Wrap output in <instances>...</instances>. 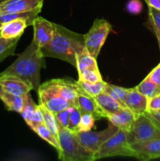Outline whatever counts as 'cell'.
Masks as SVG:
<instances>
[{"mask_svg": "<svg viewBox=\"0 0 160 161\" xmlns=\"http://www.w3.org/2000/svg\"><path fill=\"white\" fill-rule=\"evenodd\" d=\"M84 35L53 23L51 41L41 48L44 57L58 58L76 67V55L86 50Z\"/></svg>", "mask_w": 160, "mask_h": 161, "instance_id": "6da1fadb", "label": "cell"}, {"mask_svg": "<svg viewBox=\"0 0 160 161\" xmlns=\"http://www.w3.org/2000/svg\"><path fill=\"white\" fill-rule=\"evenodd\" d=\"M44 58L40 47L32 41L17 60L0 74L17 77L28 83L32 90L38 91L40 86V70L45 63Z\"/></svg>", "mask_w": 160, "mask_h": 161, "instance_id": "7a4b0ae2", "label": "cell"}, {"mask_svg": "<svg viewBox=\"0 0 160 161\" xmlns=\"http://www.w3.org/2000/svg\"><path fill=\"white\" fill-rule=\"evenodd\" d=\"M61 151L58 157L63 161H92L93 154L79 143L76 135L67 127H59L58 133Z\"/></svg>", "mask_w": 160, "mask_h": 161, "instance_id": "3957f363", "label": "cell"}, {"mask_svg": "<svg viewBox=\"0 0 160 161\" xmlns=\"http://www.w3.org/2000/svg\"><path fill=\"white\" fill-rule=\"evenodd\" d=\"M117 156L135 157V152L127 141L126 132L121 129L101 145L93 154V160Z\"/></svg>", "mask_w": 160, "mask_h": 161, "instance_id": "277c9868", "label": "cell"}, {"mask_svg": "<svg viewBox=\"0 0 160 161\" xmlns=\"http://www.w3.org/2000/svg\"><path fill=\"white\" fill-rule=\"evenodd\" d=\"M111 30V25L108 20L104 19H96L89 31L84 35L86 50L96 59Z\"/></svg>", "mask_w": 160, "mask_h": 161, "instance_id": "5b68a950", "label": "cell"}, {"mask_svg": "<svg viewBox=\"0 0 160 161\" xmlns=\"http://www.w3.org/2000/svg\"><path fill=\"white\" fill-rule=\"evenodd\" d=\"M129 144L141 142L147 140L160 138V130L154 124L150 118L143 114L136 118L131 129L126 132Z\"/></svg>", "mask_w": 160, "mask_h": 161, "instance_id": "8992f818", "label": "cell"}, {"mask_svg": "<svg viewBox=\"0 0 160 161\" xmlns=\"http://www.w3.org/2000/svg\"><path fill=\"white\" fill-rule=\"evenodd\" d=\"M38 94L39 103L53 113H58L72 107L68 102L64 100L57 94L52 80L40 85L38 89Z\"/></svg>", "mask_w": 160, "mask_h": 161, "instance_id": "52a82bcc", "label": "cell"}, {"mask_svg": "<svg viewBox=\"0 0 160 161\" xmlns=\"http://www.w3.org/2000/svg\"><path fill=\"white\" fill-rule=\"evenodd\" d=\"M118 130L119 127L110 122L108 127L101 131H79L75 133V135L79 143L85 149L95 153L101 145L114 135Z\"/></svg>", "mask_w": 160, "mask_h": 161, "instance_id": "ba28073f", "label": "cell"}, {"mask_svg": "<svg viewBox=\"0 0 160 161\" xmlns=\"http://www.w3.org/2000/svg\"><path fill=\"white\" fill-rule=\"evenodd\" d=\"M34 37L33 42L39 47L48 44L51 41L53 35V23L45 20L42 17H36L33 20Z\"/></svg>", "mask_w": 160, "mask_h": 161, "instance_id": "9c48e42d", "label": "cell"}, {"mask_svg": "<svg viewBox=\"0 0 160 161\" xmlns=\"http://www.w3.org/2000/svg\"><path fill=\"white\" fill-rule=\"evenodd\" d=\"M76 83L77 91H78V105L77 108L81 113H89L93 115L95 119L106 118V114L100 108L98 104L95 101V98L85 92L78 84Z\"/></svg>", "mask_w": 160, "mask_h": 161, "instance_id": "30bf717a", "label": "cell"}, {"mask_svg": "<svg viewBox=\"0 0 160 161\" xmlns=\"http://www.w3.org/2000/svg\"><path fill=\"white\" fill-rule=\"evenodd\" d=\"M44 0H7L0 5V14L42 10Z\"/></svg>", "mask_w": 160, "mask_h": 161, "instance_id": "8fae6325", "label": "cell"}, {"mask_svg": "<svg viewBox=\"0 0 160 161\" xmlns=\"http://www.w3.org/2000/svg\"><path fill=\"white\" fill-rule=\"evenodd\" d=\"M131 147L135 152V158L140 160L160 158V138L134 143Z\"/></svg>", "mask_w": 160, "mask_h": 161, "instance_id": "7c38bea8", "label": "cell"}, {"mask_svg": "<svg viewBox=\"0 0 160 161\" xmlns=\"http://www.w3.org/2000/svg\"><path fill=\"white\" fill-rule=\"evenodd\" d=\"M24 97V102L20 113L26 124L29 126L31 130H33L36 126L44 123L43 116L39 106L36 105L35 103L33 102L29 93L25 94Z\"/></svg>", "mask_w": 160, "mask_h": 161, "instance_id": "4fadbf2b", "label": "cell"}, {"mask_svg": "<svg viewBox=\"0 0 160 161\" xmlns=\"http://www.w3.org/2000/svg\"><path fill=\"white\" fill-rule=\"evenodd\" d=\"M54 87L57 94L62 98L70 103L72 107H76L78 105V91H77L75 82L67 80L56 79L52 80Z\"/></svg>", "mask_w": 160, "mask_h": 161, "instance_id": "5bb4252c", "label": "cell"}, {"mask_svg": "<svg viewBox=\"0 0 160 161\" xmlns=\"http://www.w3.org/2000/svg\"><path fill=\"white\" fill-rule=\"evenodd\" d=\"M0 86L4 91L17 96H24L32 90L23 80L9 75L0 74Z\"/></svg>", "mask_w": 160, "mask_h": 161, "instance_id": "9a60e30c", "label": "cell"}, {"mask_svg": "<svg viewBox=\"0 0 160 161\" xmlns=\"http://www.w3.org/2000/svg\"><path fill=\"white\" fill-rule=\"evenodd\" d=\"M147 102L148 98L138 92L135 87L130 88L125 100L126 108L131 110L136 117L144 114L147 112Z\"/></svg>", "mask_w": 160, "mask_h": 161, "instance_id": "2e32d148", "label": "cell"}, {"mask_svg": "<svg viewBox=\"0 0 160 161\" xmlns=\"http://www.w3.org/2000/svg\"><path fill=\"white\" fill-rule=\"evenodd\" d=\"M32 23L31 20L24 18L16 19L6 22L2 25L0 36L4 38L21 37L25 28L29 25H32Z\"/></svg>", "mask_w": 160, "mask_h": 161, "instance_id": "e0dca14e", "label": "cell"}, {"mask_svg": "<svg viewBox=\"0 0 160 161\" xmlns=\"http://www.w3.org/2000/svg\"><path fill=\"white\" fill-rule=\"evenodd\" d=\"M107 119L112 124L119 127V129L128 132L131 129L136 116L128 108H123L119 112L112 114L107 115Z\"/></svg>", "mask_w": 160, "mask_h": 161, "instance_id": "ac0fdd59", "label": "cell"}, {"mask_svg": "<svg viewBox=\"0 0 160 161\" xmlns=\"http://www.w3.org/2000/svg\"><path fill=\"white\" fill-rule=\"evenodd\" d=\"M0 99L4 103L5 106L9 111L20 113L23 108L24 97V96H17L4 91L0 86Z\"/></svg>", "mask_w": 160, "mask_h": 161, "instance_id": "d6986e66", "label": "cell"}, {"mask_svg": "<svg viewBox=\"0 0 160 161\" xmlns=\"http://www.w3.org/2000/svg\"><path fill=\"white\" fill-rule=\"evenodd\" d=\"M95 101L98 104L99 106L100 107L102 110L107 115L108 114H112V113H115L123 108V107L120 105L118 102H116L114 98L108 95L107 93L102 92L97 96H96Z\"/></svg>", "mask_w": 160, "mask_h": 161, "instance_id": "ffe728a7", "label": "cell"}, {"mask_svg": "<svg viewBox=\"0 0 160 161\" xmlns=\"http://www.w3.org/2000/svg\"><path fill=\"white\" fill-rule=\"evenodd\" d=\"M20 38H4L0 36V62L14 54Z\"/></svg>", "mask_w": 160, "mask_h": 161, "instance_id": "44dd1931", "label": "cell"}, {"mask_svg": "<svg viewBox=\"0 0 160 161\" xmlns=\"http://www.w3.org/2000/svg\"><path fill=\"white\" fill-rule=\"evenodd\" d=\"M32 130H34L41 138H42L43 140H45L46 142H48L49 144L51 145L52 146L56 149L57 153H60V151H61V146H60L59 140L55 137V135L50 131V129L46 127V125L45 124V123H42V124H39V125L36 126Z\"/></svg>", "mask_w": 160, "mask_h": 161, "instance_id": "7402d4cb", "label": "cell"}, {"mask_svg": "<svg viewBox=\"0 0 160 161\" xmlns=\"http://www.w3.org/2000/svg\"><path fill=\"white\" fill-rule=\"evenodd\" d=\"M95 67H98L97 59L91 56L86 50L76 55V68L78 72L86 69Z\"/></svg>", "mask_w": 160, "mask_h": 161, "instance_id": "603a6c76", "label": "cell"}, {"mask_svg": "<svg viewBox=\"0 0 160 161\" xmlns=\"http://www.w3.org/2000/svg\"><path fill=\"white\" fill-rule=\"evenodd\" d=\"M39 108L42 112V116H43L44 123L50 130V131L55 135L56 138L58 139V133H59V125L57 124L56 118H55L54 113H52L49 109H47L44 105H39Z\"/></svg>", "mask_w": 160, "mask_h": 161, "instance_id": "cb8c5ba5", "label": "cell"}, {"mask_svg": "<svg viewBox=\"0 0 160 161\" xmlns=\"http://www.w3.org/2000/svg\"><path fill=\"white\" fill-rule=\"evenodd\" d=\"M77 84L86 93H87L91 97H95L100 93L104 92V81L97 82V83H90V82L83 81V80H79L76 82Z\"/></svg>", "mask_w": 160, "mask_h": 161, "instance_id": "d4e9b609", "label": "cell"}, {"mask_svg": "<svg viewBox=\"0 0 160 161\" xmlns=\"http://www.w3.org/2000/svg\"><path fill=\"white\" fill-rule=\"evenodd\" d=\"M41 11H28L23 13H13V14H0V24H4L10 20L19 18H24L33 22L34 19L38 16Z\"/></svg>", "mask_w": 160, "mask_h": 161, "instance_id": "484cf974", "label": "cell"}, {"mask_svg": "<svg viewBox=\"0 0 160 161\" xmlns=\"http://www.w3.org/2000/svg\"><path fill=\"white\" fill-rule=\"evenodd\" d=\"M138 92L147 97V98L154 97L159 92L158 86L147 77H146L139 85L135 87Z\"/></svg>", "mask_w": 160, "mask_h": 161, "instance_id": "4316f807", "label": "cell"}, {"mask_svg": "<svg viewBox=\"0 0 160 161\" xmlns=\"http://www.w3.org/2000/svg\"><path fill=\"white\" fill-rule=\"evenodd\" d=\"M78 80L90 83L103 81L98 67L89 68L78 72Z\"/></svg>", "mask_w": 160, "mask_h": 161, "instance_id": "83f0119b", "label": "cell"}, {"mask_svg": "<svg viewBox=\"0 0 160 161\" xmlns=\"http://www.w3.org/2000/svg\"><path fill=\"white\" fill-rule=\"evenodd\" d=\"M94 121H95V118L93 115L89 113H81V118H80L77 132L91 130L94 127Z\"/></svg>", "mask_w": 160, "mask_h": 161, "instance_id": "f1b7e54d", "label": "cell"}, {"mask_svg": "<svg viewBox=\"0 0 160 161\" xmlns=\"http://www.w3.org/2000/svg\"><path fill=\"white\" fill-rule=\"evenodd\" d=\"M80 118H81V113L78 110V108L76 107H72L70 112V115H69L68 124H67V128L70 130L71 131L76 133Z\"/></svg>", "mask_w": 160, "mask_h": 161, "instance_id": "f546056e", "label": "cell"}, {"mask_svg": "<svg viewBox=\"0 0 160 161\" xmlns=\"http://www.w3.org/2000/svg\"><path fill=\"white\" fill-rule=\"evenodd\" d=\"M148 18L152 28L160 31V10L148 6Z\"/></svg>", "mask_w": 160, "mask_h": 161, "instance_id": "4dcf8cb0", "label": "cell"}, {"mask_svg": "<svg viewBox=\"0 0 160 161\" xmlns=\"http://www.w3.org/2000/svg\"><path fill=\"white\" fill-rule=\"evenodd\" d=\"M72 107L64 109L63 111L58 112V113H54L55 118H56L57 124L59 127H67V124H68L69 115H70L71 109Z\"/></svg>", "mask_w": 160, "mask_h": 161, "instance_id": "1f68e13d", "label": "cell"}, {"mask_svg": "<svg viewBox=\"0 0 160 161\" xmlns=\"http://www.w3.org/2000/svg\"><path fill=\"white\" fill-rule=\"evenodd\" d=\"M143 5L140 0H130L126 4V9L133 14H139L142 11Z\"/></svg>", "mask_w": 160, "mask_h": 161, "instance_id": "d6a6232c", "label": "cell"}, {"mask_svg": "<svg viewBox=\"0 0 160 161\" xmlns=\"http://www.w3.org/2000/svg\"><path fill=\"white\" fill-rule=\"evenodd\" d=\"M160 111V93L154 97L148 98L147 112Z\"/></svg>", "mask_w": 160, "mask_h": 161, "instance_id": "836d02e7", "label": "cell"}, {"mask_svg": "<svg viewBox=\"0 0 160 161\" xmlns=\"http://www.w3.org/2000/svg\"><path fill=\"white\" fill-rule=\"evenodd\" d=\"M147 77L158 86L160 92V63L147 75Z\"/></svg>", "mask_w": 160, "mask_h": 161, "instance_id": "e575fe53", "label": "cell"}, {"mask_svg": "<svg viewBox=\"0 0 160 161\" xmlns=\"http://www.w3.org/2000/svg\"><path fill=\"white\" fill-rule=\"evenodd\" d=\"M110 86H111V87L114 90L115 92L117 94V95L119 96V98L122 100V102H123V103H125V97H126L130 88H124V87H121V86H115V85H111V84H110Z\"/></svg>", "mask_w": 160, "mask_h": 161, "instance_id": "d590c367", "label": "cell"}, {"mask_svg": "<svg viewBox=\"0 0 160 161\" xmlns=\"http://www.w3.org/2000/svg\"><path fill=\"white\" fill-rule=\"evenodd\" d=\"M104 92L107 93V94H108V95L111 96L112 98H114L115 100L116 101V102H119V104H120L121 105H122L123 108H126V106H125V103H123V102H122V100H121L120 98H119V96L117 95V94H116L115 92L114 91V90L112 89V88L111 87V86H110L109 83H105V85H104Z\"/></svg>", "mask_w": 160, "mask_h": 161, "instance_id": "8d00e7d4", "label": "cell"}, {"mask_svg": "<svg viewBox=\"0 0 160 161\" xmlns=\"http://www.w3.org/2000/svg\"><path fill=\"white\" fill-rule=\"evenodd\" d=\"M144 114L150 118L151 120L160 130V111L158 112H146Z\"/></svg>", "mask_w": 160, "mask_h": 161, "instance_id": "74e56055", "label": "cell"}, {"mask_svg": "<svg viewBox=\"0 0 160 161\" xmlns=\"http://www.w3.org/2000/svg\"><path fill=\"white\" fill-rule=\"evenodd\" d=\"M147 6L154 8L157 10H160V0H144Z\"/></svg>", "mask_w": 160, "mask_h": 161, "instance_id": "f35d334b", "label": "cell"}, {"mask_svg": "<svg viewBox=\"0 0 160 161\" xmlns=\"http://www.w3.org/2000/svg\"><path fill=\"white\" fill-rule=\"evenodd\" d=\"M153 31H154V32H155V36H156L157 39H158V45H159V48H160V31H158V30L155 29V28H153Z\"/></svg>", "mask_w": 160, "mask_h": 161, "instance_id": "ab89813d", "label": "cell"}, {"mask_svg": "<svg viewBox=\"0 0 160 161\" xmlns=\"http://www.w3.org/2000/svg\"><path fill=\"white\" fill-rule=\"evenodd\" d=\"M6 1H7V0H0V5L3 4V3H5Z\"/></svg>", "mask_w": 160, "mask_h": 161, "instance_id": "60d3db41", "label": "cell"}, {"mask_svg": "<svg viewBox=\"0 0 160 161\" xmlns=\"http://www.w3.org/2000/svg\"><path fill=\"white\" fill-rule=\"evenodd\" d=\"M2 25H3V24H0V30H1V28H2Z\"/></svg>", "mask_w": 160, "mask_h": 161, "instance_id": "b9f144b4", "label": "cell"}]
</instances>
